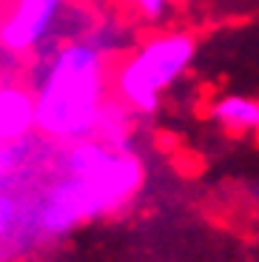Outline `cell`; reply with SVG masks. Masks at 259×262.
Returning <instances> with one entry per match:
<instances>
[{
  "instance_id": "cell-2",
  "label": "cell",
  "mask_w": 259,
  "mask_h": 262,
  "mask_svg": "<svg viewBox=\"0 0 259 262\" xmlns=\"http://www.w3.org/2000/svg\"><path fill=\"white\" fill-rule=\"evenodd\" d=\"M37 128L52 140H83L103 120V54L91 43H66L34 80Z\"/></svg>"
},
{
  "instance_id": "cell-1",
  "label": "cell",
  "mask_w": 259,
  "mask_h": 262,
  "mask_svg": "<svg viewBox=\"0 0 259 262\" xmlns=\"http://www.w3.org/2000/svg\"><path fill=\"white\" fill-rule=\"evenodd\" d=\"M143 165L128 154H111L100 143H77L66 154V177L40 205V225L63 234L83 220L117 208L140 188Z\"/></svg>"
},
{
  "instance_id": "cell-6",
  "label": "cell",
  "mask_w": 259,
  "mask_h": 262,
  "mask_svg": "<svg viewBox=\"0 0 259 262\" xmlns=\"http://www.w3.org/2000/svg\"><path fill=\"white\" fill-rule=\"evenodd\" d=\"M214 120L231 131H251L259 128V103L253 97H242V94H228V97L217 100L211 108Z\"/></svg>"
},
{
  "instance_id": "cell-4",
  "label": "cell",
  "mask_w": 259,
  "mask_h": 262,
  "mask_svg": "<svg viewBox=\"0 0 259 262\" xmlns=\"http://www.w3.org/2000/svg\"><path fill=\"white\" fill-rule=\"evenodd\" d=\"M60 9L63 0H14L9 14L0 20V46L14 54L32 52L54 26Z\"/></svg>"
},
{
  "instance_id": "cell-5",
  "label": "cell",
  "mask_w": 259,
  "mask_h": 262,
  "mask_svg": "<svg viewBox=\"0 0 259 262\" xmlns=\"http://www.w3.org/2000/svg\"><path fill=\"white\" fill-rule=\"evenodd\" d=\"M34 125V94L20 85H0V145L20 143Z\"/></svg>"
},
{
  "instance_id": "cell-8",
  "label": "cell",
  "mask_w": 259,
  "mask_h": 262,
  "mask_svg": "<svg viewBox=\"0 0 259 262\" xmlns=\"http://www.w3.org/2000/svg\"><path fill=\"white\" fill-rule=\"evenodd\" d=\"M134 6L145 14V17H160L168 6V0H134Z\"/></svg>"
},
{
  "instance_id": "cell-3",
  "label": "cell",
  "mask_w": 259,
  "mask_h": 262,
  "mask_svg": "<svg viewBox=\"0 0 259 262\" xmlns=\"http://www.w3.org/2000/svg\"><path fill=\"white\" fill-rule=\"evenodd\" d=\"M194 57V40L188 34H168L145 43L117 72V92L137 112H154L160 92L188 69Z\"/></svg>"
},
{
  "instance_id": "cell-7",
  "label": "cell",
  "mask_w": 259,
  "mask_h": 262,
  "mask_svg": "<svg viewBox=\"0 0 259 262\" xmlns=\"http://www.w3.org/2000/svg\"><path fill=\"white\" fill-rule=\"evenodd\" d=\"M14 214H17L14 200H12V196H6V194H0V236L14 225Z\"/></svg>"
}]
</instances>
